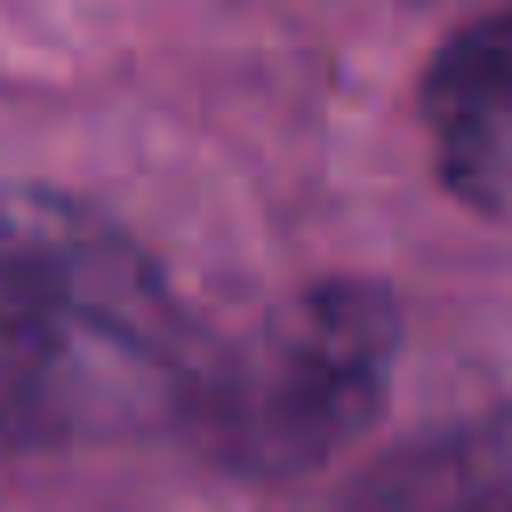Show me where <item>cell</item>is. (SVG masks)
<instances>
[{
	"instance_id": "obj_1",
	"label": "cell",
	"mask_w": 512,
	"mask_h": 512,
	"mask_svg": "<svg viewBox=\"0 0 512 512\" xmlns=\"http://www.w3.org/2000/svg\"><path fill=\"white\" fill-rule=\"evenodd\" d=\"M160 288L80 208L0 192V440L64 432L160 368Z\"/></svg>"
},
{
	"instance_id": "obj_2",
	"label": "cell",
	"mask_w": 512,
	"mask_h": 512,
	"mask_svg": "<svg viewBox=\"0 0 512 512\" xmlns=\"http://www.w3.org/2000/svg\"><path fill=\"white\" fill-rule=\"evenodd\" d=\"M392 368V304L368 288H312L216 376V440L248 472H304L352 440Z\"/></svg>"
},
{
	"instance_id": "obj_3",
	"label": "cell",
	"mask_w": 512,
	"mask_h": 512,
	"mask_svg": "<svg viewBox=\"0 0 512 512\" xmlns=\"http://www.w3.org/2000/svg\"><path fill=\"white\" fill-rule=\"evenodd\" d=\"M424 128L440 184L512 224V8L464 24L424 72Z\"/></svg>"
}]
</instances>
